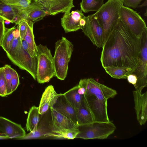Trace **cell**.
<instances>
[{
	"label": "cell",
	"instance_id": "cell-1",
	"mask_svg": "<svg viewBox=\"0 0 147 147\" xmlns=\"http://www.w3.org/2000/svg\"><path fill=\"white\" fill-rule=\"evenodd\" d=\"M102 48L100 61L103 68L113 65L134 70L138 66L140 37L132 33L120 19Z\"/></svg>",
	"mask_w": 147,
	"mask_h": 147
},
{
	"label": "cell",
	"instance_id": "cell-2",
	"mask_svg": "<svg viewBox=\"0 0 147 147\" xmlns=\"http://www.w3.org/2000/svg\"><path fill=\"white\" fill-rule=\"evenodd\" d=\"M123 0H108L95 13L103 32V44L120 20L121 7Z\"/></svg>",
	"mask_w": 147,
	"mask_h": 147
},
{
	"label": "cell",
	"instance_id": "cell-3",
	"mask_svg": "<svg viewBox=\"0 0 147 147\" xmlns=\"http://www.w3.org/2000/svg\"><path fill=\"white\" fill-rule=\"evenodd\" d=\"M74 50L72 43L64 37L55 43L53 57L55 76L64 80L67 75L68 65Z\"/></svg>",
	"mask_w": 147,
	"mask_h": 147
},
{
	"label": "cell",
	"instance_id": "cell-4",
	"mask_svg": "<svg viewBox=\"0 0 147 147\" xmlns=\"http://www.w3.org/2000/svg\"><path fill=\"white\" fill-rule=\"evenodd\" d=\"M37 64L36 79L40 84L49 82L55 76L53 57L46 45H37Z\"/></svg>",
	"mask_w": 147,
	"mask_h": 147
},
{
	"label": "cell",
	"instance_id": "cell-5",
	"mask_svg": "<svg viewBox=\"0 0 147 147\" xmlns=\"http://www.w3.org/2000/svg\"><path fill=\"white\" fill-rule=\"evenodd\" d=\"M79 133L76 138L84 139L107 138L116 129L115 125L108 122L94 121L90 123L79 125Z\"/></svg>",
	"mask_w": 147,
	"mask_h": 147
},
{
	"label": "cell",
	"instance_id": "cell-6",
	"mask_svg": "<svg viewBox=\"0 0 147 147\" xmlns=\"http://www.w3.org/2000/svg\"><path fill=\"white\" fill-rule=\"evenodd\" d=\"M84 96L85 103L92 115L94 121H110L107 111L108 99L104 94L92 92Z\"/></svg>",
	"mask_w": 147,
	"mask_h": 147
},
{
	"label": "cell",
	"instance_id": "cell-7",
	"mask_svg": "<svg viewBox=\"0 0 147 147\" xmlns=\"http://www.w3.org/2000/svg\"><path fill=\"white\" fill-rule=\"evenodd\" d=\"M141 48L138 56V66L132 74L136 75V90L142 92L147 85V29L140 36Z\"/></svg>",
	"mask_w": 147,
	"mask_h": 147
},
{
	"label": "cell",
	"instance_id": "cell-8",
	"mask_svg": "<svg viewBox=\"0 0 147 147\" xmlns=\"http://www.w3.org/2000/svg\"><path fill=\"white\" fill-rule=\"evenodd\" d=\"M136 11L123 5L120 9V19L132 33L140 37L147 28L145 21Z\"/></svg>",
	"mask_w": 147,
	"mask_h": 147
},
{
	"label": "cell",
	"instance_id": "cell-9",
	"mask_svg": "<svg viewBox=\"0 0 147 147\" xmlns=\"http://www.w3.org/2000/svg\"><path fill=\"white\" fill-rule=\"evenodd\" d=\"M15 65L29 73L34 80L36 77L37 56L32 57L23 48L22 44L11 56L8 57Z\"/></svg>",
	"mask_w": 147,
	"mask_h": 147
},
{
	"label": "cell",
	"instance_id": "cell-10",
	"mask_svg": "<svg viewBox=\"0 0 147 147\" xmlns=\"http://www.w3.org/2000/svg\"><path fill=\"white\" fill-rule=\"evenodd\" d=\"M86 23L81 29L85 35L98 48L103 44V32L95 13L85 17Z\"/></svg>",
	"mask_w": 147,
	"mask_h": 147
},
{
	"label": "cell",
	"instance_id": "cell-11",
	"mask_svg": "<svg viewBox=\"0 0 147 147\" xmlns=\"http://www.w3.org/2000/svg\"><path fill=\"white\" fill-rule=\"evenodd\" d=\"M40 3L49 14L55 15L70 11L75 6L73 0H35Z\"/></svg>",
	"mask_w": 147,
	"mask_h": 147
},
{
	"label": "cell",
	"instance_id": "cell-12",
	"mask_svg": "<svg viewBox=\"0 0 147 147\" xmlns=\"http://www.w3.org/2000/svg\"><path fill=\"white\" fill-rule=\"evenodd\" d=\"M85 17L80 10L70 11L65 12L61 18L62 26L66 33L74 32L81 29L80 20Z\"/></svg>",
	"mask_w": 147,
	"mask_h": 147
},
{
	"label": "cell",
	"instance_id": "cell-13",
	"mask_svg": "<svg viewBox=\"0 0 147 147\" xmlns=\"http://www.w3.org/2000/svg\"><path fill=\"white\" fill-rule=\"evenodd\" d=\"M133 93L137 120L140 125H144L147 120V92L136 90Z\"/></svg>",
	"mask_w": 147,
	"mask_h": 147
},
{
	"label": "cell",
	"instance_id": "cell-14",
	"mask_svg": "<svg viewBox=\"0 0 147 147\" xmlns=\"http://www.w3.org/2000/svg\"><path fill=\"white\" fill-rule=\"evenodd\" d=\"M52 120L51 131L77 128L76 123L63 113L52 107L50 108Z\"/></svg>",
	"mask_w": 147,
	"mask_h": 147
},
{
	"label": "cell",
	"instance_id": "cell-15",
	"mask_svg": "<svg viewBox=\"0 0 147 147\" xmlns=\"http://www.w3.org/2000/svg\"><path fill=\"white\" fill-rule=\"evenodd\" d=\"M0 131L10 139L19 140L26 134L21 125L0 116Z\"/></svg>",
	"mask_w": 147,
	"mask_h": 147
},
{
	"label": "cell",
	"instance_id": "cell-16",
	"mask_svg": "<svg viewBox=\"0 0 147 147\" xmlns=\"http://www.w3.org/2000/svg\"><path fill=\"white\" fill-rule=\"evenodd\" d=\"M59 95L52 85H49L46 88L42 95L38 107L40 115L45 114L49 108L52 107Z\"/></svg>",
	"mask_w": 147,
	"mask_h": 147
},
{
	"label": "cell",
	"instance_id": "cell-17",
	"mask_svg": "<svg viewBox=\"0 0 147 147\" xmlns=\"http://www.w3.org/2000/svg\"><path fill=\"white\" fill-rule=\"evenodd\" d=\"M52 108L64 114L78 126L76 109L68 102L63 94H59Z\"/></svg>",
	"mask_w": 147,
	"mask_h": 147
},
{
	"label": "cell",
	"instance_id": "cell-18",
	"mask_svg": "<svg viewBox=\"0 0 147 147\" xmlns=\"http://www.w3.org/2000/svg\"><path fill=\"white\" fill-rule=\"evenodd\" d=\"M92 91L101 93L108 99L113 98L117 94L115 90L97 82L92 78H88L85 94Z\"/></svg>",
	"mask_w": 147,
	"mask_h": 147
},
{
	"label": "cell",
	"instance_id": "cell-19",
	"mask_svg": "<svg viewBox=\"0 0 147 147\" xmlns=\"http://www.w3.org/2000/svg\"><path fill=\"white\" fill-rule=\"evenodd\" d=\"M106 72L112 78L117 79H125L134 70L127 67L109 66L103 68Z\"/></svg>",
	"mask_w": 147,
	"mask_h": 147
},
{
	"label": "cell",
	"instance_id": "cell-20",
	"mask_svg": "<svg viewBox=\"0 0 147 147\" xmlns=\"http://www.w3.org/2000/svg\"><path fill=\"white\" fill-rule=\"evenodd\" d=\"M27 31L24 39L28 44L29 48L28 53L29 55L31 57H34L37 56V45L35 42L33 31L34 23L28 20H27Z\"/></svg>",
	"mask_w": 147,
	"mask_h": 147
},
{
	"label": "cell",
	"instance_id": "cell-21",
	"mask_svg": "<svg viewBox=\"0 0 147 147\" xmlns=\"http://www.w3.org/2000/svg\"><path fill=\"white\" fill-rule=\"evenodd\" d=\"M69 104L75 109L80 107L84 102V95L77 92V85L63 94Z\"/></svg>",
	"mask_w": 147,
	"mask_h": 147
},
{
	"label": "cell",
	"instance_id": "cell-22",
	"mask_svg": "<svg viewBox=\"0 0 147 147\" xmlns=\"http://www.w3.org/2000/svg\"><path fill=\"white\" fill-rule=\"evenodd\" d=\"M39 107L35 106L30 109L26 120V127L27 131L33 132L37 129L39 121Z\"/></svg>",
	"mask_w": 147,
	"mask_h": 147
},
{
	"label": "cell",
	"instance_id": "cell-23",
	"mask_svg": "<svg viewBox=\"0 0 147 147\" xmlns=\"http://www.w3.org/2000/svg\"><path fill=\"white\" fill-rule=\"evenodd\" d=\"M76 117L78 126L91 123L94 121L92 115L85 103L76 109Z\"/></svg>",
	"mask_w": 147,
	"mask_h": 147
},
{
	"label": "cell",
	"instance_id": "cell-24",
	"mask_svg": "<svg viewBox=\"0 0 147 147\" xmlns=\"http://www.w3.org/2000/svg\"><path fill=\"white\" fill-rule=\"evenodd\" d=\"M48 15V13L43 8H37L19 16L22 19L29 20L34 23L42 20Z\"/></svg>",
	"mask_w": 147,
	"mask_h": 147
},
{
	"label": "cell",
	"instance_id": "cell-25",
	"mask_svg": "<svg viewBox=\"0 0 147 147\" xmlns=\"http://www.w3.org/2000/svg\"><path fill=\"white\" fill-rule=\"evenodd\" d=\"M104 0H82L80 10L85 13L90 11L97 12L104 4Z\"/></svg>",
	"mask_w": 147,
	"mask_h": 147
},
{
	"label": "cell",
	"instance_id": "cell-26",
	"mask_svg": "<svg viewBox=\"0 0 147 147\" xmlns=\"http://www.w3.org/2000/svg\"><path fill=\"white\" fill-rule=\"evenodd\" d=\"M18 13L17 10L0 1V19L12 23L13 19Z\"/></svg>",
	"mask_w": 147,
	"mask_h": 147
},
{
	"label": "cell",
	"instance_id": "cell-27",
	"mask_svg": "<svg viewBox=\"0 0 147 147\" xmlns=\"http://www.w3.org/2000/svg\"><path fill=\"white\" fill-rule=\"evenodd\" d=\"M79 133V131L77 128L59 131H52L48 134V136L73 139L76 138Z\"/></svg>",
	"mask_w": 147,
	"mask_h": 147
},
{
	"label": "cell",
	"instance_id": "cell-28",
	"mask_svg": "<svg viewBox=\"0 0 147 147\" xmlns=\"http://www.w3.org/2000/svg\"><path fill=\"white\" fill-rule=\"evenodd\" d=\"M16 28L15 26L10 28H6L1 46L6 52L10 48L15 37V32Z\"/></svg>",
	"mask_w": 147,
	"mask_h": 147
},
{
	"label": "cell",
	"instance_id": "cell-29",
	"mask_svg": "<svg viewBox=\"0 0 147 147\" xmlns=\"http://www.w3.org/2000/svg\"><path fill=\"white\" fill-rule=\"evenodd\" d=\"M33 0H0V1L17 10L28 6Z\"/></svg>",
	"mask_w": 147,
	"mask_h": 147
},
{
	"label": "cell",
	"instance_id": "cell-30",
	"mask_svg": "<svg viewBox=\"0 0 147 147\" xmlns=\"http://www.w3.org/2000/svg\"><path fill=\"white\" fill-rule=\"evenodd\" d=\"M3 68L7 84V95H8L12 93L11 90V81L14 69L11 67L10 65L7 64L5 65Z\"/></svg>",
	"mask_w": 147,
	"mask_h": 147
},
{
	"label": "cell",
	"instance_id": "cell-31",
	"mask_svg": "<svg viewBox=\"0 0 147 147\" xmlns=\"http://www.w3.org/2000/svg\"><path fill=\"white\" fill-rule=\"evenodd\" d=\"M7 94V84L5 77L3 68L0 67V96L5 97Z\"/></svg>",
	"mask_w": 147,
	"mask_h": 147
},
{
	"label": "cell",
	"instance_id": "cell-32",
	"mask_svg": "<svg viewBox=\"0 0 147 147\" xmlns=\"http://www.w3.org/2000/svg\"><path fill=\"white\" fill-rule=\"evenodd\" d=\"M19 33V36L21 41L24 39L26 32L27 24V20L22 19L19 22L17 27Z\"/></svg>",
	"mask_w": 147,
	"mask_h": 147
},
{
	"label": "cell",
	"instance_id": "cell-33",
	"mask_svg": "<svg viewBox=\"0 0 147 147\" xmlns=\"http://www.w3.org/2000/svg\"><path fill=\"white\" fill-rule=\"evenodd\" d=\"M20 84L18 75L16 71L13 69L11 81L12 92L13 93L17 88Z\"/></svg>",
	"mask_w": 147,
	"mask_h": 147
},
{
	"label": "cell",
	"instance_id": "cell-34",
	"mask_svg": "<svg viewBox=\"0 0 147 147\" xmlns=\"http://www.w3.org/2000/svg\"><path fill=\"white\" fill-rule=\"evenodd\" d=\"M87 82V79L80 80L77 85V92L81 95H84L86 92Z\"/></svg>",
	"mask_w": 147,
	"mask_h": 147
},
{
	"label": "cell",
	"instance_id": "cell-35",
	"mask_svg": "<svg viewBox=\"0 0 147 147\" xmlns=\"http://www.w3.org/2000/svg\"><path fill=\"white\" fill-rule=\"evenodd\" d=\"M143 0H123L124 6L134 9L137 8L138 6Z\"/></svg>",
	"mask_w": 147,
	"mask_h": 147
},
{
	"label": "cell",
	"instance_id": "cell-36",
	"mask_svg": "<svg viewBox=\"0 0 147 147\" xmlns=\"http://www.w3.org/2000/svg\"><path fill=\"white\" fill-rule=\"evenodd\" d=\"M4 20L0 19V46L3 38L6 28L5 25Z\"/></svg>",
	"mask_w": 147,
	"mask_h": 147
},
{
	"label": "cell",
	"instance_id": "cell-37",
	"mask_svg": "<svg viewBox=\"0 0 147 147\" xmlns=\"http://www.w3.org/2000/svg\"><path fill=\"white\" fill-rule=\"evenodd\" d=\"M127 79L128 82L135 87L137 81V78L135 74H132L127 76Z\"/></svg>",
	"mask_w": 147,
	"mask_h": 147
},
{
	"label": "cell",
	"instance_id": "cell-38",
	"mask_svg": "<svg viewBox=\"0 0 147 147\" xmlns=\"http://www.w3.org/2000/svg\"><path fill=\"white\" fill-rule=\"evenodd\" d=\"M21 43L22 46L23 48L24 49V50H25L28 53V44L26 42L25 40L24 39L22 41H21Z\"/></svg>",
	"mask_w": 147,
	"mask_h": 147
},
{
	"label": "cell",
	"instance_id": "cell-39",
	"mask_svg": "<svg viewBox=\"0 0 147 147\" xmlns=\"http://www.w3.org/2000/svg\"><path fill=\"white\" fill-rule=\"evenodd\" d=\"M147 0H145V1L143 2V3L141 5H139L137 7V8H142L143 7H145L147 6Z\"/></svg>",
	"mask_w": 147,
	"mask_h": 147
},
{
	"label": "cell",
	"instance_id": "cell-40",
	"mask_svg": "<svg viewBox=\"0 0 147 147\" xmlns=\"http://www.w3.org/2000/svg\"><path fill=\"white\" fill-rule=\"evenodd\" d=\"M5 21H4L5 23L6 24H8L9 23H10L9 21L8 20H5Z\"/></svg>",
	"mask_w": 147,
	"mask_h": 147
},
{
	"label": "cell",
	"instance_id": "cell-41",
	"mask_svg": "<svg viewBox=\"0 0 147 147\" xmlns=\"http://www.w3.org/2000/svg\"><path fill=\"white\" fill-rule=\"evenodd\" d=\"M3 135L6 136L5 134H4L1 131H0V136H3Z\"/></svg>",
	"mask_w": 147,
	"mask_h": 147
},
{
	"label": "cell",
	"instance_id": "cell-42",
	"mask_svg": "<svg viewBox=\"0 0 147 147\" xmlns=\"http://www.w3.org/2000/svg\"><path fill=\"white\" fill-rule=\"evenodd\" d=\"M147 9L146 10V13H144V15L146 16H147Z\"/></svg>",
	"mask_w": 147,
	"mask_h": 147
}]
</instances>
